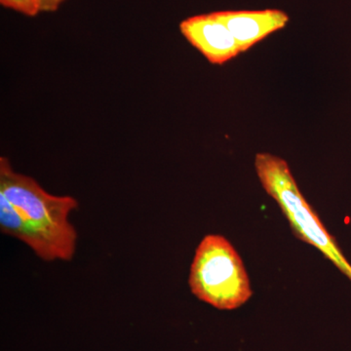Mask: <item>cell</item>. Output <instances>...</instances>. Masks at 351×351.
<instances>
[{
  "label": "cell",
  "instance_id": "obj_5",
  "mask_svg": "<svg viewBox=\"0 0 351 351\" xmlns=\"http://www.w3.org/2000/svg\"><path fill=\"white\" fill-rule=\"evenodd\" d=\"M214 14L232 32L242 53L284 29L290 20L288 14L279 9L226 10Z\"/></svg>",
  "mask_w": 351,
  "mask_h": 351
},
{
  "label": "cell",
  "instance_id": "obj_2",
  "mask_svg": "<svg viewBox=\"0 0 351 351\" xmlns=\"http://www.w3.org/2000/svg\"><path fill=\"white\" fill-rule=\"evenodd\" d=\"M255 168L263 188L281 208L295 237L317 248L351 281L350 263L302 195L287 162L263 152L255 157Z\"/></svg>",
  "mask_w": 351,
  "mask_h": 351
},
{
  "label": "cell",
  "instance_id": "obj_1",
  "mask_svg": "<svg viewBox=\"0 0 351 351\" xmlns=\"http://www.w3.org/2000/svg\"><path fill=\"white\" fill-rule=\"evenodd\" d=\"M0 195L20 210L54 252L56 261L68 262L75 254L77 232L69 215L78 207L75 198L47 193L36 180L14 171L0 158Z\"/></svg>",
  "mask_w": 351,
  "mask_h": 351
},
{
  "label": "cell",
  "instance_id": "obj_8",
  "mask_svg": "<svg viewBox=\"0 0 351 351\" xmlns=\"http://www.w3.org/2000/svg\"><path fill=\"white\" fill-rule=\"evenodd\" d=\"M64 0H39L41 12L52 13L57 11Z\"/></svg>",
  "mask_w": 351,
  "mask_h": 351
},
{
  "label": "cell",
  "instance_id": "obj_7",
  "mask_svg": "<svg viewBox=\"0 0 351 351\" xmlns=\"http://www.w3.org/2000/svg\"><path fill=\"white\" fill-rule=\"evenodd\" d=\"M0 3L5 8L27 17H36L41 12L39 0H0Z\"/></svg>",
  "mask_w": 351,
  "mask_h": 351
},
{
  "label": "cell",
  "instance_id": "obj_6",
  "mask_svg": "<svg viewBox=\"0 0 351 351\" xmlns=\"http://www.w3.org/2000/svg\"><path fill=\"white\" fill-rule=\"evenodd\" d=\"M0 230L4 234L27 245L43 261H56L50 245L36 232L25 215L2 195H0Z\"/></svg>",
  "mask_w": 351,
  "mask_h": 351
},
{
  "label": "cell",
  "instance_id": "obj_3",
  "mask_svg": "<svg viewBox=\"0 0 351 351\" xmlns=\"http://www.w3.org/2000/svg\"><path fill=\"white\" fill-rule=\"evenodd\" d=\"M189 283L197 299L221 311L239 308L253 295L241 258L221 235L209 234L201 240Z\"/></svg>",
  "mask_w": 351,
  "mask_h": 351
},
{
  "label": "cell",
  "instance_id": "obj_4",
  "mask_svg": "<svg viewBox=\"0 0 351 351\" xmlns=\"http://www.w3.org/2000/svg\"><path fill=\"white\" fill-rule=\"evenodd\" d=\"M180 31L211 64L228 63L242 53L232 32L214 12L182 21Z\"/></svg>",
  "mask_w": 351,
  "mask_h": 351
}]
</instances>
